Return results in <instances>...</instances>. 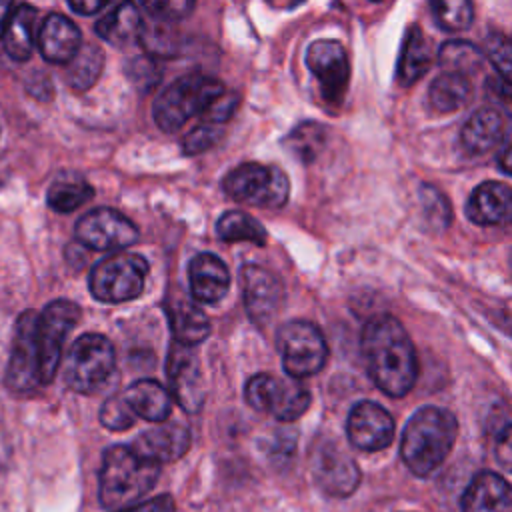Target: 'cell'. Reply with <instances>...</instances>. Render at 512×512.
<instances>
[{"mask_svg":"<svg viewBox=\"0 0 512 512\" xmlns=\"http://www.w3.org/2000/svg\"><path fill=\"white\" fill-rule=\"evenodd\" d=\"M94 196V188L74 172L58 174L46 192V202L54 212L68 214L86 204Z\"/></svg>","mask_w":512,"mask_h":512,"instance_id":"30","label":"cell"},{"mask_svg":"<svg viewBox=\"0 0 512 512\" xmlns=\"http://www.w3.org/2000/svg\"><path fill=\"white\" fill-rule=\"evenodd\" d=\"M506 118L496 108L474 112L460 130V142L470 154H484L506 138Z\"/></svg>","mask_w":512,"mask_h":512,"instance_id":"25","label":"cell"},{"mask_svg":"<svg viewBox=\"0 0 512 512\" xmlns=\"http://www.w3.org/2000/svg\"><path fill=\"white\" fill-rule=\"evenodd\" d=\"M118 512H174V500L166 494V496H158V498H152L144 504H134L130 508H124V510H118Z\"/></svg>","mask_w":512,"mask_h":512,"instance_id":"43","label":"cell"},{"mask_svg":"<svg viewBox=\"0 0 512 512\" xmlns=\"http://www.w3.org/2000/svg\"><path fill=\"white\" fill-rule=\"evenodd\" d=\"M188 282L194 300L216 304L228 294L230 272L216 254L200 252L188 264Z\"/></svg>","mask_w":512,"mask_h":512,"instance_id":"20","label":"cell"},{"mask_svg":"<svg viewBox=\"0 0 512 512\" xmlns=\"http://www.w3.org/2000/svg\"><path fill=\"white\" fill-rule=\"evenodd\" d=\"M194 2L196 0H140V4L148 14L166 22H176L186 18L192 12Z\"/></svg>","mask_w":512,"mask_h":512,"instance_id":"40","label":"cell"},{"mask_svg":"<svg viewBox=\"0 0 512 512\" xmlns=\"http://www.w3.org/2000/svg\"><path fill=\"white\" fill-rule=\"evenodd\" d=\"M148 276V262L136 252H116L102 258L90 270L88 288L106 304H120L142 294Z\"/></svg>","mask_w":512,"mask_h":512,"instance_id":"5","label":"cell"},{"mask_svg":"<svg viewBox=\"0 0 512 512\" xmlns=\"http://www.w3.org/2000/svg\"><path fill=\"white\" fill-rule=\"evenodd\" d=\"M222 190L236 202L258 208H282L288 202L290 182L278 166L246 162L230 170Z\"/></svg>","mask_w":512,"mask_h":512,"instance_id":"6","label":"cell"},{"mask_svg":"<svg viewBox=\"0 0 512 512\" xmlns=\"http://www.w3.org/2000/svg\"><path fill=\"white\" fill-rule=\"evenodd\" d=\"M136 420L134 410L128 406V402L124 400L122 394H114L110 396L102 408H100V422L104 428L112 430V432H122L128 430Z\"/></svg>","mask_w":512,"mask_h":512,"instance_id":"36","label":"cell"},{"mask_svg":"<svg viewBox=\"0 0 512 512\" xmlns=\"http://www.w3.org/2000/svg\"><path fill=\"white\" fill-rule=\"evenodd\" d=\"M158 476V462L142 458L132 446H110L98 474L100 504L112 512L130 508L152 490Z\"/></svg>","mask_w":512,"mask_h":512,"instance_id":"3","label":"cell"},{"mask_svg":"<svg viewBox=\"0 0 512 512\" xmlns=\"http://www.w3.org/2000/svg\"><path fill=\"white\" fill-rule=\"evenodd\" d=\"M310 472L316 486L334 498L350 496L360 484V468L334 440L318 438L310 448Z\"/></svg>","mask_w":512,"mask_h":512,"instance_id":"11","label":"cell"},{"mask_svg":"<svg viewBox=\"0 0 512 512\" xmlns=\"http://www.w3.org/2000/svg\"><path fill=\"white\" fill-rule=\"evenodd\" d=\"M500 168L504 174H510V142L508 136L502 140V152H500Z\"/></svg>","mask_w":512,"mask_h":512,"instance_id":"46","label":"cell"},{"mask_svg":"<svg viewBox=\"0 0 512 512\" xmlns=\"http://www.w3.org/2000/svg\"><path fill=\"white\" fill-rule=\"evenodd\" d=\"M170 396L186 412H198L206 398V384L196 346L172 340L166 358Z\"/></svg>","mask_w":512,"mask_h":512,"instance_id":"12","label":"cell"},{"mask_svg":"<svg viewBox=\"0 0 512 512\" xmlns=\"http://www.w3.org/2000/svg\"><path fill=\"white\" fill-rule=\"evenodd\" d=\"M216 234L224 242H252L264 246L268 234L264 226L242 210H228L216 222Z\"/></svg>","mask_w":512,"mask_h":512,"instance_id":"32","label":"cell"},{"mask_svg":"<svg viewBox=\"0 0 512 512\" xmlns=\"http://www.w3.org/2000/svg\"><path fill=\"white\" fill-rule=\"evenodd\" d=\"M360 350L372 382L388 396H406L418 378L414 344L392 314L372 316L360 336Z\"/></svg>","mask_w":512,"mask_h":512,"instance_id":"1","label":"cell"},{"mask_svg":"<svg viewBox=\"0 0 512 512\" xmlns=\"http://www.w3.org/2000/svg\"><path fill=\"white\" fill-rule=\"evenodd\" d=\"M64 66H66L68 86L78 92H84L92 88L100 78L104 68V52L94 44L82 46Z\"/></svg>","mask_w":512,"mask_h":512,"instance_id":"31","label":"cell"},{"mask_svg":"<svg viewBox=\"0 0 512 512\" xmlns=\"http://www.w3.org/2000/svg\"><path fill=\"white\" fill-rule=\"evenodd\" d=\"M430 66H432L430 42L418 26H410L402 42L396 78L402 86H410L416 80H420Z\"/></svg>","mask_w":512,"mask_h":512,"instance_id":"28","label":"cell"},{"mask_svg":"<svg viewBox=\"0 0 512 512\" xmlns=\"http://www.w3.org/2000/svg\"><path fill=\"white\" fill-rule=\"evenodd\" d=\"M238 102H240V98H238V94H234V92H222L216 100H212L210 102V106L202 112V116H204V122H214V124H224L232 114H234V110L238 108Z\"/></svg>","mask_w":512,"mask_h":512,"instance_id":"42","label":"cell"},{"mask_svg":"<svg viewBox=\"0 0 512 512\" xmlns=\"http://www.w3.org/2000/svg\"><path fill=\"white\" fill-rule=\"evenodd\" d=\"M394 418L378 402L362 400L352 406L346 420L348 442L362 452H378L394 440Z\"/></svg>","mask_w":512,"mask_h":512,"instance_id":"17","label":"cell"},{"mask_svg":"<svg viewBox=\"0 0 512 512\" xmlns=\"http://www.w3.org/2000/svg\"><path fill=\"white\" fill-rule=\"evenodd\" d=\"M462 512H512L510 484L498 472H478L462 494Z\"/></svg>","mask_w":512,"mask_h":512,"instance_id":"21","label":"cell"},{"mask_svg":"<svg viewBox=\"0 0 512 512\" xmlns=\"http://www.w3.org/2000/svg\"><path fill=\"white\" fill-rule=\"evenodd\" d=\"M36 44L46 62L64 66L78 52L82 34L70 18L62 14H48L38 28Z\"/></svg>","mask_w":512,"mask_h":512,"instance_id":"19","label":"cell"},{"mask_svg":"<svg viewBox=\"0 0 512 512\" xmlns=\"http://www.w3.org/2000/svg\"><path fill=\"white\" fill-rule=\"evenodd\" d=\"M94 32L104 42L116 48H126L130 44H136L142 38V32H144L142 14L132 0H124L112 12H108L96 22Z\"/></svg>","mask_w":512,"mask_h":512,"instance_id":"24","label":"cell"},{"mask_svg":"<svg viewBox=\"0 0 512 512\" xmlns=\"http://www.w3.org/2000/svg\"><path fill=\"white\" fill-rule=\"evenodd\" d=\"M222 138V128L220 124L214 122H202L196 128H192L184 140H182V150L184 154L192 156V154H200L208 148H212L218 140Z\"/></svg>","mask_w":512,"mask_h":512,"instance_id":"38","label":"cell"},{"mask_svg":"<svg viewBox=\"0 0 512 512\" xmlns=\"http://www.w3.org/2000/svg\"><path fill=\"white\" fill-rule=\"evenodd\" d=\"M240 278L248 318L258 328L268 326L284 302V286L280 278L260 264H244Z\"/></svg>","mask_w":512,"mask_h":512,"instance_id":"16","label":"cell"},{"mask_svg":"<svg viewBox=\"0 0 512 512\" xmlns=\"http://www.w3.org/2000/svg\"><path fill=\"white\" fill-rule=\"evenodd\" d=\"M458 436L456 416L440 406L416 410L400 438V458L416 476H428L444 464Z\"/></svg>","mask_w":512,"mask_h":512,"instance_id":"2","label":"cell"},{"mask_svg":"<svg viewBox=\"0 0 512 512\" xmlns=\"http://www.w3.org/2000/svg\"><path fill=\"white\" fill-rule=\"evenodd\" d=\"M326 136L328 130L324 124L302 122L284 138V146L300 162H312L322 152Z\"/></svg>","mask_w":512,"mask_h":512,"instance_id":"34","label":"cell"},{"mask_svg":"<svg viewBox=\"0 0 512 512\" xmlns=\"http://www.w3.org/2000/svg\"><path fill=\"white\" fill-rule=\"evenodd\" d=\"M306 66L318 80L322 98L340 104L350 80V62L342 44L336 40L312 42L306 50Z\"/></svg>","mask_w":512,"mask_h":512,"instance_id":"15","label":"cell"},{"mask_svg":"<svg viewBox=\"0 0 512 512\" xmlns=\"http://www.w3.org/2000/svg\"><path fill=\"white\" fill-rule=\"evenodd\" d=\"M126 74L130 76V80L136 84L138 90L148 92L158 84V80L162 76V70L158 68V64L154 60L138 56V58L130 60V64L126 68Z\"/></svg>","mask_w":512,"mask_h":512,"instance_id":"41","label":"cell"},{"mask_svg":"<svg viewBox=\"0 0 512 512\" xmlns=\"http://www.w3.org/2000/svg\"><path fill=\"white\" fill-rule=\"evenodd\" d=\"M164 308L176 342L196 346L210 334V320L206 314L180 292L168 294Z\"/></svg>","mask_w":512,"mask_h":512,"instance_id":"23","label":"cell"},{"mask_svg":"<svg viewBox=\"0 0 512 512\" xmlns=\"http://www.w3.org/2000/svg\"><path fill=\"white\" fill-rule=\"evenodd\" d=\"M114 0H68V6L82 16H92L96 12H100L102 8H106L108 4H112Z\"/></svg>","mask_w":512,"mask_h":512,"instance_id":"44","label":"cell"},{"mask_svg":"<svg viewBox=\"0 0 512 512\" xmlns=\"http://www.w3.org/2000/svg\"><path fill=\"white\" fill-rule=\"evenodd\" d=\"M244 398L250 408L268 412L280 422H292L300 418L312 402V396L300 378L288 374L276 378L266 372L254 374L246 382Z\"/></svg>","mask_w":512,"mask_h":512,"instance_id":"8","label":"cell"},{"mask_svg":"<svg viewBox=\"0 0 512 512\" xmlns=\"http://www.w3.org/2000/svg\"><path fill=\"white\" fill-rule=\"evenodd\" d=\"M484 58H488L494 68L500 72L504 80L510 82V66H512V46L506 34L502 32H492L488 34L484 42Z\"/></svg>","mask_w":512,"mask_h":512,"instance_id":"37","label":"cell"},{"mask_svg":"<svg viewBox=\"0 0 512 512\" xmlns=\"http://www.w3.org/2000/svg\"><path fill=\"white\" fill-rule=\"evenodd\" d=\"M38 10L30 4H20L12 10L4 28V50L16 62H26L32 56L36 42Z\"/></svg>","mask_w":512,"mask_h":512,"instance_id":"27","label":"cell"},{"mask_svg":"<svg viewBox=\"0 0 512 512\" xmlns=\"http://www.w3.org/2000/svg\"><path fill=\"white\" fill-rule=\"evenodd\" d=\"M80 320V306L72 300L58 298L44 306L36 320L38 376L40 384H50L62 360V344L68 332Z\"/></svg>","mask_w":512,"mask_h":512,"instance_id":"10","label":"cell"},{"mask_svg":"<svg viewBox=\"0 0 512 512\" xmlns=\"http://www.w3.org/2000/svg\"><path fill=\"white\" fill-rule=\"evenodd\" d=\"M192 436L190 430L180 422H158V426L142 432L134 444L132 450L138 452L142 458L164 464L178 460L184 456L190 448Z\"/></svg>","mask_w":512,"mask_h":512,"instance_id":"18","label":"cell"},{"mask_svg":"<svg viewBox=\"0 0 512 512\" xmlns=\"http://www.w3.org/2000/svg\"><path fill=\"white\" fill-rule=\"evenodd\" d=\"M276 346L288 376L308 378L320 372L328 360V344L320 328L308 320H290L280 326Z\"/></svg>","mask_w":512,"mask_h":512,"instance_id":"9","label":"cell"},{"mask_svg":"<svg viewBox=\"0 0 512 512\" xmlns=\"http://www.w3.org/2000/svg\"><path fill=\"white\" fill-rule=\"evenodd\" d=\"M124 400L134 410L136 416L148 422H164L172 412V396L170 392L152 378L134 380L124 392Z\"/></svg>","mask_w":512,"mask_h":512,"instance_id":"26","label":"cell"},{"mask_svg":"<svg viewBox=\"0 0 512 512\" xmlns=\"http://www.w3.org/2000/svg\"><path fill=\"white\" fill-rule=\"evenodd\" d=\"M472 84L468 76L458 72H442L428 88V104L434 112L452 114L468 104Z\"/></svg>","mask_w":512,"mask_h":512,"instance_id":"29","label":"cell"},{"mask_svg":"<svg viewBox=\"0 0 512 512\" xmlns=\"http://www.w3.org/2000/svg\"><path fill=\"white\" fill-rule=\"evenodd\" d=\"M420 198H422V206H424L426 218H428L434 226L446 228V226L450 224V204H448V200L442 196V192L436 190L434 186H422Z\"/></svg>","mask_w":512,"mask_h":512,"instance_id":"39","label":"cell"},{"mask_svg":"<svg viewBox=\"0 0 512 512\" xmlns=\"http://www.w3.org/2000/svg\"><path fill=\"white\" fill-rule=\"evenodd\" d=\"M512 192L504 182L488 180L474 188L466 202V216L478 226H498L510 220Z\"/></svg>","mask_w":512,"mask_h":512,"instance_id":"22","label":"cell"},{"mask_svg":"<svg viewBox=\"0 0 512 512\" xmlns=\"http://www.w3.org/2000/svg\"><path fill=\"white\" fill-rule=\"evenodd\" d=\"M430 8L436 24L446 32H462L474 18L470 0H430Z\"/></svg>","mask_w":512,"mask_h":512,"instance_id":"35","label":"cell"},{"mask_svg":"<svg viewBox=\"0 0 512 512\" xmlns=\"http://www.w3.org/2000/svg\"><path fill=\"white\" fill-rule=\"evenodd\" d=\"M224 90V84L216 78L186 74L156 96L152 104L154 122L164 132H176L192 116L202 114Z\"/></svg>","mask_w":512,"mask_h":512,"instance_id":"4","label":"cell"},{"mask_svg":"<svg viewBox=\"0 0 512 512\" xmlns=\"http://www.w3.org/2000/svg\"><path fill=\"white\" fill-rule=\"evenodd\" d=\"M10 14H12V0H0V38L4 34Z\"/></svg>","mask_w":512,"mask_h":512,"instance_id":"45","label":"cell"},{"mask_svg":"<svg viewBox=\"0 0 512 512\" xmlns=\"http://www.w3.org/2000/svg\"><path fill=\"white\" fill-rule=\"evenodd\" d=\"M36 320L38 312L26 310L14 324L12 350L6 366V386L12 392H30L40 386Z\"/></svg>","mask_w":512,"mask_h":512,"instance_id":"14","label":"cell"},{"mask_svg":"<svg viewBox=\"0 0 512 512\" xmlns=\"http://www.w3.org/2000/svg\"><path fill=\"white\" fill-rule=\"evenodd\" d=\"M76 240L90 250H122L138 240V228L114 208H94L76 222Z\"/></svg>","mask_w":512,"mask_h":512,"instance_id":"13","label":"cell"},{"mask_svg":"<svg viewBox=\"0 0 512 512\" xmlns=\"http://www.w3.org/2000/svg\"><path fill=\"white\" fill-rule=\"evenodd\" d=\"M438 62L444 72H458L470 76L482 68L484 54L476 44L468 40H448L440 46Z\"/></svg>","mask_w":512,"mask_h":512,"instance_id":"33","label":"cell"},{"mask_svg":"<svg viewBox=\"0 0 512 512\" xmlns=\"http://www.w3.org/2000/svg\"><path fill=\"white\" fill-rule=\"evenodd\" d=\"M114 364L112 342L102 334L88 332L70 346L64 360V380L74 392L90 394L110 378Z\"/></svg>","mask_w":512,"mask_h":512,"instance_id":"7","label":"cell"}]
</instances>
